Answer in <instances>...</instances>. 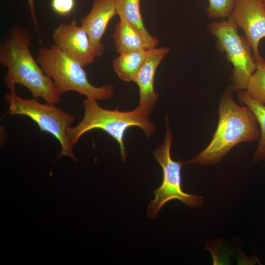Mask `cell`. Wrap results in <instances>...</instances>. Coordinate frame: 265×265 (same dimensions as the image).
<instances>
[{
	"mask_svg": "<svg viewBox=\"0 0 265 265\" xmlns=\"http://www.w3.org/2000/svg\"><path fill=\"white\" fill-rule=\"evenodd\" d=\"M29 32L21 26L14 25L0 45V63L7 68L4 83L10 90L17 84L24 86L33 98H43L46 103L56 104L61 96L51 78L42 70L33 57Z\"/></svg>",
	"mask_w": 265,
	"mask_h": 265,
	"instance_id": "6da1fadb",
	"label": "cell"
},
{
	"mask_svg": "<svg viewBox=\"0 0 265 265\" xmlns=\"http://www.w3.org/2000/svg\"><path fill=\"white\" fill-rule=\"evenodd\" d=\"M234 91L231 86L222 94L219 105L218 125L211 142L186 163L214 165L238 144L260 139V131L255 115L247 106H239L235 102Z\"/></svg>",
	"mask_w": 265,
	"mask_h": 265,
	"instance_id": "7a4b0ae2",
	"label": "cell"
},
{
	"mask_svg": "<svg viewBox=\"0 0 265 265\" xmlns=\"http://www.w3.org/2000/svg\"><path fill=\"white\" fill-rule=\"evenodd\" d=\"M84 115L76 126L70 127L68 137L72 147L85 133L94 129H101L110 135L118 143L121 158L125 161L127 158L124 137L126 131L131 127L141 128L147 138L155 133V126L149 115L134 108L129 111L118 109L110 110L100 106L97 101L86 98L82 102Z\"/></svg>",
	"mask_w": 265,
	"mask_h": 265,
	"instance_id": "3957f363",
	"label": "cell"
},
{
	"mask_svg": "<svg viewBox=\"0 0 265 265\" xmlns=\"http://www.w3.org/2000/svg\"><path fill=\"white\" fill-rule=\"evenodd\" d=\"M36 60L44 73L52 79L60 96L75 91L97 101L106 100L113 96L112 84L97 87L91 84L83 67L54 44L49 47L39 48Z\"/></svg>",
	"mask_w": 265,
	"mask_h": 265,
	"instance_id": "277c9868",
	"label": "cell"
},
{
	"mask_svg": "<svg viewBox=\"0 0 265 265\" xmlns=\"http://www.w3.org/2000/svg\"><path fill=\"white\" fill-rule=\"evenodd\" d=\"M8 104L7 113L10 115H24L34 121L41 131L47 132L55 137L61 145V151L55 159L68 156L75 162V156L70 143L68 131L75 121V116L58 107L54 104H41L33 98L26 99L19 97L15 89L4 96Z\"/></svg>",
	"mask_w": 265,
	"mask_h": 265,
	"instance_id": "5b68a950",
	"label": "cell"
},
{
	"mask_svg": "<svg viewBox=\"0 0 265 265\" xmlns=\"http://www.w3.org/2000/svg\"><path fill=\"white\" fill-rule=\"evenodd\" d=\"M166 119L167 128L164 141L153 152L155 159L162 167L163 179L160 187L154 190L155 198L148 207V216L152 219L157 216L166 202L173 199H178L191 208L200 207L204 203L202 196L187 193L182 189L181 169L185 163L171 158L173 136L167 117Z\"/></svg>",
	"mask_w": 265,
	"mask_h": 265,
	"instance_id": "8992f818",
	"label": "cell"
},
{
	"mask_svg": "<svg viewBox=\"0 0 265 265\" xmlns=\"http://www.w3.org/2000/svg\"><path fill=\"white\" fill-rule=\"evenodd\" d=\"M208 28L217 38L216 48L226 53L227 59L234 67L231 79L234 90L246 89L257 69L249 42L245 36L238 34V26L231 16L220 22H212Z\"/></svg>",
	"mask_w": 265,
	"mask_h": 265,
	"instance_id": "52a82bcc",
	"label": "cell"
},
{
	"mask_svg": "<svg viewBox=\"0 0 265 265\" xmlns=\"http://www.w3.org/2000/svg\"><path fill=\"white\" fill-rule=\"evenodd\" d=\"M231 17L244 31L256 66L265 63L259 48L260 41L265 38V7L262 0H235Z\"/></svg>",
	"mask_w": 265,
	"mask_h": 265,
	"instance_id": "ba28073f",
	"label": "cell"
},
{
	"mask_svg": "<svg viewBox=\"0 0 265 265\" xmlns=\"http://www.w3.org/2000/svg\"><path fill=\"white\" fill-rule=\"evenodd\" d=\"M52 38L59 50L83 67L96 57L86 32L76 20L59 24L53 30Z\"/></svg>",
	"mask_w": 265,
	"mask_h": 265,
	"instance_id": "9c48e42d",
	"label": "cell"
},
{
	"mask_svg": "<svg viewBox=\"0 0 265 265\" xmlns=\"http://www.w3.org/2000/svg\"><path fill=\"white\" fill-rule=\"evenodd\" d=\"M170 51L167 47L148 50L147 58L134 82L139 90V101L136 109L149 115L153 112L159 94L154 89V83L158 67Z\"/></svg>",
	"mask_w": 265,
	"mask_h": 265,
	"instance_id": "30bf717a",
	"label": "cell"
},
{
	"mask_svg": "<svg viewBox=\"0 0 265 265\" xmlns=\"http://www.w3.org/2000/svg\"><path fill=\"white\" fill-rule=\"evenodd\" d=\"M115 15V0H92L90 11L80 20V26L86 32L96 57H101L105 50L102 38Z\"/></svg>",
	"mask_w": 265,
	"mask_h": 265,
	"instance_id": "8fae6325",
	"label": "cell"
},
{
	"mask_svg": "<svg viewBox=\"0 0 265 265\" xmlns=\"http://www.w3.org/2000/svg\"><path fill=\"white\" fill-rule=\"evenodd\" d=\"M141 0H115L116 14L123 17L140 34L148 50L156 48L159 40L146 28L140 11Z\"/></svg>",
	"mask_w": 265,
	"mask_h": 265,
	"instance_id": "7c38bea8",
	"label": "cell"
},
{
	"mask_svg": "<svg viewBox=\"0 0 265 265\" xmlns=\"http://www.w3.org/2000/svg\"><path fill=\"white\" fill-rule=\"evenodd\" d=\"M116 25L112 35L114 45L119 54L130 52L148 50L146 44L139 32L123 17Z\"/></svg>",
	"mask_w": 265,
	"mask_h": 265,
	"instance_id": "4fadbf2b",
	"label": "cell"
},
{
	"mask_svg": "<svg viewBox=\"0 0 265 265\" xmlns=\"http://www.w3.org/2000/svg\"><path fill=\"white\" fill-rule=\"evenodd\" d=\"M147 54L148 50L120 54L113 60V69L121 80L127 82H134Z\"/></svg>",
	"mask_w": 265,
	"mask_h": 265,
	"instance_id": "5bb4252c",
	"label": "cell"
},
{
	"mask_svg": "<svg viewBox=\"0 0 265 265\" xmlns=\"http://www.w3.org/2000/svg\"><path fill=\"white\" fill-rule=\"evenodd\" d=\"M238 102L247 106L255 115L260 128V137L258 145L254 152L253 160L260 161L265 159V105L252 99L246 91L238 93Z\"/></svg>",
	"mask_w": 265,
	"mask_h": 265,
	"instance_id": "9a60e30c",
	"label": "cell"
},
{
	"mask_svg": "<svg viewBox=\"0 0 265 265\" xmlns=\"http://www.w3.org/2000/svg\"><path fill=\"white\" fill-rule=\"evenodd\" d=\"M246 90L252 99L265 105V63L257 66Z\"/></svg>",
	"mask_w": 265,
	"mask_h": 265,
	"instance_id": "2e32d148",
	"label": "cell"
},
{
	"mask_svg": "<svg viewBox=\"0 0 265 265\" xmlns=\"http://www.w3.org/2000/svg\"><path fill=\"white\" fill-rule=\"evenodd\" d=\"M235 0H209L207 16L215 20H224L231 15Z\"/></svg>",
	"mask_w": 265,
	"mask_h": 265,
	"instance_id": "e0dca14e",
	"label": "cell"
},
{
	"mask_svg": "<svg viewBox=\"0 0 265 265\" xmlns=\"http://www.w3.org/2000/svg\"><path fill=\"white\" fill-rule=\"evenodd\" d=\"M75 0H52L53 10L61 16L69 14L75 6Z\"/></svg>",
	"mask_w": 265,
	"mask_h": 265,
	"instance_id": "ac0fdd59",
	"label": "cell"
},
{
	"mask_svg": "<svg viewBox=\"0 0 265 265\" xmlns=\"http://www.w3.org/2000/svg\"><path fill=\"white\" fill-rule=\"evenodd\" d=\"M27 4L30 13V17L39 36L38 27V20L35 12L34 0H27Z\"/></svg>",
	"mask_w": 265,
	"mask_h": 265,
	"instance_id": "d6986e66",
	"label": "cell"
},
{
	"mask_svg": "<svg viewBox=\"0 0 265 265\" xmlns=\"http://www.w3.org/2000/svg\"><path fill=\"white\" fill-rule=\"evenodd\" d=\"M262 1H263V4L264 5L265 7V0H262Z\"/></svg>",
	"mask_w": 265,
	"mask_h": 265,
	"instance_id": "ffe728a7",
	"label": "cell"
},
{
	"mask_svg": "<svg viewBox=\"0 0 265 265\" xmlns=\"http://www.w3.org/2000/svg\"><path fill=\"white\" fill-rule=\"evenodd\" d=\"M264 160H265V159H264Z\"/></svg>",
	"mask_w": 265,
	"mask_h": 265,
	"instance_id": "44dd1931",
	"label": "cell"
}]
</instances>
